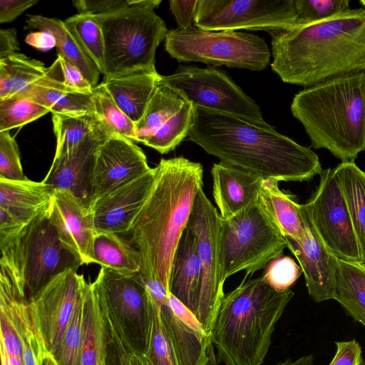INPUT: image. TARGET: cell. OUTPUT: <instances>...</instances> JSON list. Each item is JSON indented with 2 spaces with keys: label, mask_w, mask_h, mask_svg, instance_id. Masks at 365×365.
Instances as JSON below:
<instances>
[{
  "label": "cell",
  "mask_w": 365,
  "mask_h": 365,
  "mask_svg": "<svg viewBox=\"0 0 365 365\" xmlns=\"http://www.w3.org/2000/svg\"><path fill=\"white\" fill-rule=\"evenodd\" d=\"M187 139L220 163L251 173L262 180L303 182L320 175L319 156L278 133L269 124L194 107Z\"/></svg>",
  "instance_id": "6da1fadb"
},
{
  "label": "cell",
  "mask_w": 365,
  "mask_h": 365,
  "mask_svg": "<svg viewBox=\"0 0 365 365\" xmlns=\"http://www.w3.org/2000/svg\"><path fill=\"white\" fill-rule=\"evenodd\" d=\"M272 71L282 81L308 88L365 71V9H347L327 19L297 24L269 34Z\"/></svg>",
  "instance_id": "7a4b0ae2"
},
{
  "label": "cell",
  "mask_w": 365,
  "mask_h": 365,
  "mask_svg": "<svg viewBox=\"0 0 365 365\" xmlns=\"http://www.w3.org/2000/svg\"><path fill=\"white\" fill-rule=\"evenodd\" d=\"M202 185L201 164L184 157L161 159L128 232L141 256L140 277L158 282L169 292L175 252Z\"/></svg>",
  "instance_id": "3957f363"
},
{
  "label": "cell",
  "mask_w": 365,
  "mask_h": 365,
  "mask_svg": "<svg viewBox=\"0 0 365 365\" xmlns=\"http://www.w3.org/2000/svg\"><path fill=\"white\" fill-rule=\"evenodd\" d=\"M247 278L221 301L210 336L216 365H262L275 325L294 294L273 289L262 276Z\"/></svg>",
  "instance_id": "277c9868"
},
{
  "label": "cell",
  "mask_w": 365,
  "mask_h": 365,
  "mask_svg": "<svg viewBox=\"0 0 365 365\" xmlns=\"http://www.w3.org/2000/svg\"><path fill=\"white\" fill-rule=\"evenodd\" d=\"M291 111L312 147L354 161L365 150V71L305 88L294 96Z\"/></svg>",
  "instance_id": "5b68a950"
},
{
  "label": "cell",
  "mask_w": 365,
  "mask_h": 365,
  "mask_svg": "<svg viewBox=\"0 0 365 365\" xmlns=\"http://www.w3.org/2000/svg\"><path fill=\"white\" fill-rule=\"evenodd\" d=\"M93 16L104 38V80L157 72L156 49L168 30L154 10L132 7Z\"/></svg>",
  "instance_id": "8992f818"
},
{
  "label": "cell",
  "mask_w": 365,
  "mask_h": 365,
  "mask_svg": "<svg viewBox=\"0 0 365 365\" xmlns=\"http://www.w3.org/2000/svg\"><path fill=\"white\" fill-rule=\"evenodd\" d=\"M220 255L225 281L242 271L246 276L282 256L285 237L259 199L229 219L221 217Z\"/></svg>",
  "instance_id": "52a82bcc"
},
{
  "label": "cell",
  "mask_w": 365,
  "mask_h": 365,
  "mask_svg": "<svg viewBox=\"0 0 365 365\" xmlns=\"http://www.w3.org/2000/svg\"><path fill=\"white\" fill-rule=\"evenodd\" d=\"M166 51L179 62H202L210 66L262 71L270 51L264 38L237 31H206L196 26L168 31Z\"/></svg>",
  "instance_id": "ba28073f"
},
{
  "label": "cell",
  "mask_w": 365,
  "mask_h": 365,
  "mask_svg": "<svg viewBox=\"0 0 365 365\" xmlns=\"http://www.w3.org/2000/svg\"><path fill=\"white\" fill-rule=\"evenodd\" d=\"M91 284L101 309L113 322L130 350L145 355L149 317L146 290L140 273L125 274L101 267Z\"/></svg>",
  "instance_id": "9c48e42d"
},
{
  "label": "cell",
  "mask_w": 365,
  "mask_h": 365,
  "mask_svg": "<svg viewBox=\"0 0 365 365\" xmlns=\"http://www.w3.org/2000/svg\"><path fill=\"white\" fill-rule=\"evenodd\" d=\"M221 217L202 189L197 194L187 227L197 238L201 282L195 319L210 339L225 295L220 255Z\"/></svg>",
  "instance_id": "30bf717a"
},
{
  "label": "cell",
  "mask_w": 365,
  "mask_h": 365,
  "mask_svg": "<svg viewBox=\"0 0 365 365\" xmlns=\"http://www.w3.org/2000/svg\"><path fill=\"white\" fill-rule=\"evenodd\" d=\"M160 83L180 93L193 107L237 115L266 125L261 110L222 70L215 67L180 66L171 75H160Z\"/></svg>",
  "instance_id": "8fae6325"
},
{
  "label": "cell",
  "mask_w": 365,
  "mask_h": 365,
  "mask_svg": "<svg viewBox=\"0 0 365 365\" xmlns=\"http://www.w3.org/2000/svg\"><path fill=\"white\" fill-rule=\"evenodd\" d=\"M315 191L302 207L330 253L362 264L358 240L336 168L321 173Z\"/></svg>",
  "instance_id": "7c38bea8"
},
{
  "label": "cell",
  "mask_w": 365,
  "mask_h": 365,
  "mask_svg": "<svg viewBox=\"0 0 365 365\" xmlns=\"http://www.w3.org/2000/svg\"><path fill=\"white\" fill-rule=\"evenodd\" d=\"M298 24L294 0H197L195 26L206 31H266Z\"/></svg>",
  "instance_id": "4fadbf2b"
},
{
  "label": "cell",
  "mask_w": 365,
  "mask_h": 365,
  "mask_svg": "<svg viewBox=\"0 0 365 365\" xmlns=\"http://www.w3.org/2000/svg\"><path fill=\"white\" fill-rule=\"evenodd\" d=\"M87 284L82 274L68 269L28 299L32 325L56 360L76 303Z\"/></svg>",
  "instance_id": "5bb4252c"
},
{
  "label": "cell",
  "mask_w": 365,
  "mask_h": 365,
  "mask_svg": "<svg viewBox=\"0 0 365 365\" xmlns=\"http://www.w3.org/2000/svg\"><path fill=\"white\" fill-rule=\"evenodd\" d=\"M23 272L28 299L66 269L83 264L59 238L48 214L30 223L21 238Z\"/></svg>",
  "instance_id": "9a60e30c"
},
{
  "label": "cell",
  "mask_w": 365,
  "mask_h": 365,
  "mask_svg": "<svg viewBox=\"0 0 365 365\" xmlns=\"http://www.w3.org/2000/svg\"><path fill=\"white\" fill-rule=\"evenodd\" d=\"M193 115L194 107L190 102L158 81L143 117L135 124L136 142L166 154L187 137Z\"/></svg>",
  "instance_id": "2e32d148"
},
{
  "label": "cell",
  "mask_w": 365,
  "mask_h": 365,
  "mask_svg": "<svg viewBox=\"0 0 365 365\" xmlns=\"http://www.w3.org/2000/svg\"><path fill=\"white\" fill-rule=\"evenodd\" d=\"M142 280L160 307L178 365H207L212 355L210 341L192 314L158 282Z\"/></svg>",
  "instance_id": "e0dca14e"
},
{
  "label": "cell",
  "mask_w": 365,
  "mask_h": 365,
  "mask_svg": "<svg viewBox=\"0 0 365 365\" xmlns=\"http://www.w3.org/2000/svg\"><path fill=\"white\" fill-rule=\"evenodd\" d=\"M155 168L88 202L97 234L128 233L152 186Z\"/></svg>",
  "instance_id": "ac0fdd59"
},
{
  "label": "cell",
  "mask_w": 365,
  "mask_h": 365,
  "mask_svg": "<svg viewBox=\"0 0 365 365\" xmlns=\"http://www.w3.org/2000/svg\"><path fill=\"white\" fill-rule=\"evenodd\" d=\"M151 168L145 155L133 140L110 135L99 145L96 153L91 176V197Z\"/></svg>",
  "instance_id": "d6986e66"
},
{
  "label": "cell",
  "mask_w": 365,
  "mask_h": 365,
  "mask_svg": "<svg viewBox=\"0 0 365 365\" xmlns=\"http://www.w3.org/2000/svg\"><path fill=\"white\" fill-rule=\"evenodd\" d=\"M49 220L60 240L86 264L93 263L97 231L88 202L64 190H54Z\"/></svg>",
  "instance_id": "ffe728a7"
},
{
  "label": "cell",
  "mask_w": 365,
  "mask_h": 365,
  "mask_svg": "<svg viewBox=\"0 0 365 365\" xmlns=\"http://www.w3.org/2000/svg\"><path fill=\"white\" fill-rule=\"evenodd\" d=\"M305 235L300 240L285 237L287 247L297 259L309 295L315 302L334 299V256L327 250L308 220L301 204Z\"/></svg>",
  "instance_id": "44dd1931"
},
{
  "label": "cell",
  "mask_w": 365,
  "mask_h": 365,
  "mask_svg": "<svg viewBox=\"0 0 365 365\" xmlns=\"http://www.w3.org/2000/svg\"><path fill=\"white\" fill-rule=\"evenodd\" d=\"M110 134L98 132L86 136L73 150L54 155L42 180L54 190H64L88 202L91 197V176L99 145Z\"/></svg>",
  "instance_id": "7402d4cb"
},
{
  "label": "cell",
  "mask_w": 365,
  "mask_h": 365,
  "mask_svg": "<svg viewBox=\"0 0 365 365\" xmlns=\"http://www.w3.org/2000/svg\"><path fill=\"white\" fill-rule=\"evenodd\" d=\"M211 175L213 197L222 219L235 216L259 199L261 178L220 162L213 164Z\"/></svg>",
  "instance_id": "603a6c76"
},
{
  "label": "cell",
  "mask_w": 365,
  "mask_h": 365,
  "mask_svg": "<svg viewBox=\"0 0 365 365\" xmlns=\"http://www.w3.org/2000/svg\"><path fill=\"white\" fill-rule=\"evenodd\" d=\"M14 97L36 102L48 109L52 114L76 115L94 113L92 93H77L65 86L62 65L58 57L47 68L41 78Z\"/></svg>",
  "instance_id": "cb8c5ba5"
},
{
  "label": "cell",
  "mask_w": 365,
  "mask_h": 365,
  "mask_svg": "<svg viewBox=\"0 0 365 365\" xmlns=\"http://www.w3.org/2000/svg\"><path fill=\"white\" fill-rule=\"evenodd\" d=\"M53 192L54 189L43 181L0 178V210L28 226L38 217L48 214Z\"/></svg>",
  "instance_id": "d4e9b609"
},
{
  "label": "cell",
  "mask_w": 365,
  "mask_h": 365,
  "mask_svg": "<svg viewBox=\"0 0 365 365\" xmlns=\"http://www.w3.org/2000/svg\"><path fill=\"white\" fill-rule=\"evenodd\" d=\"M201 282V262L197 238L187 227L178 242L173 259L170 292L195 317Z\"/></svg>",
  "instance_id": "484cf974"
},
{
  "label": "cell",
  "mask_w": 365,
  "mask_h": 365,
  "mask_svg": "<svg viewBox=\"0 0 365 365\" xmlns=\"http://www.w3.org/2000/svg\"><path fill=\"white\" fill-rule=\"evenodd\" d=\"M160 76L158 72H140L104 80L102 83L118 106L137 124L145 111Z\"/></svg>",
  "instance_id": "4316f807"
},
{
  "label": "cell",
  "mask_w": 365,
  "mask_h": 365,
  "mask_svg": "<svg viewBox=\"0 0 365 365\" xmlns=\"http://www.w3.org/2000/svg\"><path fill=\"white\" fill-rule=\"evenodd\" d=\"M26 23L27 28L52 34L56 38L58 56L76 66L92 87L98 85L101 73L99 68L68 29L64 21L41 15H29Z\"/></svg>",
  "instance_id": "83f0119b"
},
{
  "label": "cell",
  "mask_w": 365,
  "mask_h": 365,
  "mask_svg": "<svg viewBox=\"0 0 365 365\" xmlns=\"http://www.w3.org/2000/svg\"><path fill=\"white\" fill-rule=\"evenodd\" d=\"M259 201L284 237L294 240L304 238L306 230L301 204L280 190L279 182L264 180Z\"/></svg>",
  "instance_id": "f1b7e54d"
},
{
  "label": "cell",
  "mask_w": 365,
  "mask_h": 365,
  "mask_svg": "<svg viewBox=\"0 0 365 365\" xmlns=\"http://www.w3.org/2000/svg\"><path fill=\"white\" fill-rule=\"evenodd\" d=\"M334 300L365 328V267L334 257Z\"/></svg>",
  "instance_id": "f546056e"
},
{
  "label": "cell",
  "mask_w": 365,
  "mask_h": 365,
  "mask_svg": "<svg viewBox=\"0 0 365 365\" xmlns=\"http://www.w3.org/2000/svg\"><path fill=\"white\" fill-rule=\"evenodd\" d=\"M354 231L358 240L362 264L365 265V172L354 161L341 162L335 167Z\"/></svg>",
  "instance_id": "4dcf8cb0"
},
{
  "label": "cell",
  "mask_w": 365,
  "mask_h": 365,
  "mask_svg": "<svg viewBox=\"0 0 365 365\" xmlns=\"http://www.w3.org/2000/svg\"><path fill=\"white\" fill-rule=\"evenodd\" d=\"M93 263L125 274L141 271L142 261L138 250L116 233L97 234L93 246Z\"/></svg>",
  "instance_id": "1f68e13d"
},
{
  "label": "cell",
  "mask_w": 365,
  "mask_h": 365,
  "mask_svg": "<svg viewBox=\"0 0 365 365\" xmlns=\"http://www.w3.org/2000/svg\"><path fill=\"white\" fill-rule=\"evenodd\" d=\"M46 70L41 61L19 52L0 59V100L25 91L41 78Z\"/></svg>",
  "instance_id": "d6a6232c"
},
{
  "label": "cell",
  "mask_w": 365,
  "mask_h": 365,
  "mask_svg": "<svg viewBox=\"0 0 365 365\" xmlns=\"http://www.w3.org/2000/svg\"><path fill=\"white\" fill-rule=\"evenodd\" d=\"M104 319L92 284L85 295V312L80 365H101L104 356Z\"/></svg>",
  "instance_id": "836d02e7"
},
{
  "label": "cell",
  "mask_w": 365,
  "mask_h": 365,
  "mask_svg": "<svg viewBox=\"0 0 365 365\" xmlns=\"http://www.w3.org/2000/svg\"><path fill=\"white\" fill-rule=\"evenodd\" d=\"M52 122L56 139L54 155L73 150L90 134L103 131L108 133L94 113L76 115L53 114Z\"/></svg>",
  "instance_id": "e575fe53"
},
{
  "label": "cell",
  "mask_w": 365,
  "mask_h": 365,
  "mask_svg": "<svg viewBox=\"0 0 365 365\" xmlns=\"http://www.w3.org/2000/svg\"><path fill=\"white\" fill-rule=\"evenodd\" d=\"M92 100L95 115L110 134L136 141L135 124L118 106L102 83L93 88Z\"/></svg>",
  "instance_id": "d590c367"
},
{
  "label": "cell",
  "mask_w": 365,
  "mask_h": 365,
  "mask_svg": "<svg viewBox=\"0 0 365 365\" xmlns=\"http://www.w3.org/2000/svg\"><path fill=\"white\" fill-rule=\"evenodd\" d=\"M86 53L104 72V38L100 24L93 15L77 14L64 21Z\"/></svg>",
  "instance_id": "8d00e7d4"
},
{
  "label": "cell",
  "mask_w": 365,
  "mask_h": 365,
  "mask_svg": "<svg viewBox=\"0 0 365 365\" xmlns=\"http://www.w3.org/2000/svg\"><path fill=\"white\" fill-rule=\"evenodd\" d=\"M146 294L149 327L147 351L144 356L150 365H178L173 349L163 325L160 307L147 291Z\"/></svg>",
  "instance_id": "74e56055"
},
{
  "label": "cell",
  "mask_w": 365,
  "mask_h": 365,
  "mask_svg": "<svg viewBox=\"0 0 365 365\" xmlns=\"http://www.w3.org/2000/svg\"><path fill=\"white\" fill-rule=\"evenodd\" d=\"M49 112L46 107L24 98L0 100V132L24 126Z\"/></svg>",
  "instance_id": "f35d334b"
},
{
  "label": "cell",
  "mask_w": 365,
  "mask_h": 365,
  "mask_svg": "<svg viewBox=\"0 0 365 365\" xmlns=\"http://www.w3.org/2000/svg\"><path fill=\"white\" fill-rule=\"evenodd\" d=\"M88 284L76 303L66 329L60 354L56 360L58 365H80L83 334L85 295Z\"/></svg>",
  "instance_id": "ab89813d"
},
{
  "label": "cell",
  "mask_w": 365,
  "mask_h": 365,
  "mask_svg": "<svg viewBox=\"0 0 365 365\" xmlns=\"http://www.w3.org/2000/svg\"><path fill=\"white\" fill-rule=\"evenodd\" d=\"M19 320L23 344V365H44L50 353L32 325L27 299L21 305Z\"/></svg>",
  "instance_id": "60d3db41"
},
{
  "label": "cell",
  "mask_w": 365,
  "mask_h": 365,
  "mask_svg": "<svg viewBox=\"0 0 365 365\" xmlns=\"http://www.w3.org/2000/svg\"><path fill=\"white\" fill-rule=\"evenodd\" d=\"M349 0H294L298 24L327 19L349 9Z\"/></svg>",
  "instance_id": "b9f144b4"
},
{
  "label": "cell",
  "mask_w": 365,
  "mask_h": 365,
  "mask_svg": "<svg viewBox=\"0 0 365 365\" xmlns=\"http://www.w3.org/2000/svg\"><path fill=\"white\" fill-rule=\"evenodd\" d=\"M302 272L301 267L292 258L281 256L267 264L262 277L273 289L282 292L290 289Z\"/></svg>",
  "instance_id": "7bdbcfd3"
},
{
  "label": "cell",
  "mask_w": 365,
  "mask_h": 365,
  "mask_svg": "<svg viewBox=\"0 0 365 365\" xmlns=\"http://www.w3.org/2000/svg\"><path fill=\"white\" fill-rule=\"evenodd\" d=\"M161 0H76L73 4L78 14L102 15L132 7L154 10Z\"/></svg>",
  "instance_id": "ee69618b"
},
{
  "label": "cell",
  "mask_w": 365,
  "mask_h": 365,
  "mask_svg": "<svg viewBox=\"0 0 365 365\" xmlns=\"http://www.w3.org/2000/svg\"><path fill=\"white\" fill-rule=\"evenodd\" d=\"M0 178L10 180L27 178L24 173L17 142L9 131L0 132Z\"/></svg>",
  "instance_id": "f6af8a7d"
},
{
  "label": "cell",
  "mask_w": 365,
  "mask_h": 365,
  "mask_svg": "<svg viewBox=\"0 0 365 365\" xmlns=\"http://www.w3.org/2000/svg\"><path fill=\"white\" fill-rule=\"evenodd\" d=\"M336 351L329 365H362L360 344L355 339L335 342Z\"/></svg>",
  "instance_id": "bcb514c9"
},
{
  "label": "cell",
  "mask_w": 365,
  "mask_h": 365,
  "mask_svg": "<svg viewBox=\"0 0 365 365\" xmlns=\"http://www.w3.org/2000/svg\"><path fill=\"white\" fill-rule=\"evenodd\" d=\"M197 0H170V9L178 24V29L186 30L195 26Z\"/></svg>",
  "instance_id": "7dc6e473"
},
{
  "label": "cell",
  "mask_w": 365,
  "mask_h": 365,
  "mask_svg": "<svg viewBox=\"0 0 365 365\" xmlns=\"http://www.w3.org/2000/svg\"><path fill=\"white\" fill-rule=\"evenodd\" d=\"M58 57L62 65L65 86L77 93H92L93 87L85 78L80 70L63 57L61 56Z\"/></svg>",
  "instance_id": "c3c4849f"
},
{
  "label": "cell",
  "mask_w": 365,
  "mask_h": 365,
  "mask_svg": "<svg viewBox=\"0 0 365 365\" xmlns=\"http://www.w3.org/2000/svg\"><path fill=\"white\" fill-rule=\"evenodd\" d=\"M38 0H0V23L13 21Z\"/></svg>",
  "instance_id": "681fc988"
},
{
  "label": "cell",
  "mask_w": 365,
  "mask_h": 365,
  "mask_svg": "<svg viewBox=\"0 0 365 365\" xmlns=\"http://www.w3.org/2000/svg\"><path fill=\"white\" fill-rule=\"evenodd\" d=\"M19 44L17 31L14 28L0 30V59L18 53Z\"/></svg>",
  "instance_id": "f907efd6"
},
{
  "label": "cell",
  "mask_w": 365,
  "mask_h": 365,
  "mask_svg": "<svg viewBox=\"0 0 365 365\" xmlns=\"http://www.w3.org/2000/svg\"><path fill=\"white\" fill-rule=\"evenodd\" d=\"M25 41L42 51H48L56 46L55 37L47 31L31 32L26 36Z\"/></svg>",
  "instance_id": "816d5d0a"
},
{
  "label": "cell",
  "mask_w": 365,
  "mask_h": 365,
  "mask_svg": "<svg viewBox=\"0 0 365 365\" xmlns=\"http://www.w3.org/2000/svg\"><path fill=\"white\" fill-rule=\"evenodd\" d=\"M314 356L313 354L303 356L295 361L287 359L275 365H314Z\"/></svg>",
  "instance_id": "f5cc1de1"
},
{
  "label": "cell",
  "mask_w": 365,
  "mask_h": 365,
  "mask_svg": "<svg viewBox=\"0 0 365 365\" xmlns=\"http://www.w3.org/2000/svg\"><path fill=\"white\" fill-rule=\"evenodd\" d=\"M131 360L133 365H150L145 356L131 351Z\"/></svg>",
  "instance_id": "db71d44e"
},
{
  "label": "cell",
  "mask_w": 365,
  "mask_h": 365,
  "mask_svg": "<svg viewBox=\"0 0 365 365\" xmlns=\"http://www.w3.org/2000/svg\"><path fill=\"white\" fill-rule=\"evenodd\" d=\"M44 365H58L56 360L53 358V356L49 354L47 356Z\"/></svg>",
  "instance_id": "11a10c76"
},
{
  "label": "cell",
  "mask_w": 365,
  "mask_h": 365,
  "mask_svg": "<svg viewBox=\"0 0 365 365\" xmlns=\"http://www.w3.org/2000/svg\"><path fill=\"white\" fill-rule=\"evenodd\" d=\"M359 2L363 6V7L365 9V0H361Z\"/></svg>",
  "instance_id": "9f6ffc18"
},
{
  "label": "cell",
  "mask_w": 365,
  "mask_h": 365,
  "mask_svg": "<svg viewBox=\"0 0 365 365\" xmlns=\"http://www.w3.org/2000/svg\"><path fill=\"white\" fill-rule=\"evenodd\" d=\"M101 365H105L104 361L103 360Z\"/></svg>",
  "instance_id": "6f0895ef"
},
{
  "label": "cell",
  "mask_w": 365,
  "mask_h": 365,
  "mask_svg": "<svg viewBox=\"0 0 365 365\" xmlns=\"http://www.w3.org/2000/svg\"><path fill=\"white\" fill-rule=\"evenodd\" d=\"M362 365H365V361L363 363V364H362Z\"/></svg>",
  "instance_id": "680465c9"
},
{
  "label": "cell",
  "mask_w": 365,
  "mask_h": 365,
  "mask_svg": "<svg viewBox=\"0 0 365 365\" xmlns=\"http://www.w3.org/2000/svg\"><path fill=\"white\" fill-rule=\"evenodd\" d=\"M364 267H365V265H364Z\"/></svg>",
  "instance_id": "91938a15"
}]
</instances>
